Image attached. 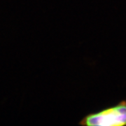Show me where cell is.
I'll list each match as a JSON object with an SVG mask.
<instances>
[{
	"instance_id": "6da1fadb",
	"label": "cell",
	"mask_w": 126,
	"mask_h": 126,
	"mask_svg": "<svg viewBox=\"0 0 126 126\" xmlns=\"http://www.w3.org/2000/svg\"><path fill=\"white\" fill-rule=\"evenodd\" d=\"M79 124L84 126H126V100L86 115Z\"/></svg>"
}]
</instances>
